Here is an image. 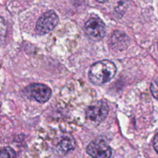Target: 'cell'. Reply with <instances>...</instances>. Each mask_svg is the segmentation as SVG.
<instances>
[{
	"instance_id": "6da1fadb",
	"label": "cell",
	"mask_w": 158,
	"mask_h": 158,
	"mask_svg": "<svg viewBox=\"0 0 158 158\" xmlns=\"http://www.w3.org/2000/svg\"><path fill=\"white\" fill-rule=\"evenodd\" d=\"M117 73V67L110 60H102L92 65L89 71V78L93 83L101 85L111 80Z\"/></svg>"
},
{
	"instance_id": "7a4b0ae2",
	"label": "cell",
	"mask_w": 158,
	"mask_h": 158,
	"mask_svg": "<svg viewBox=\"0 0 158 158\" xmlns=\"http://www.w3.org/2000/svg\"><path fill=\"white\" fill-rule=\"evenodd\" d=\"M109 113V106L104 101H99L87 108L86 111L88 120L96 123H100L105 120Z\"/></svg>"
},
{
	"instance_id": "3957f363",
	"label": "cell",
	"mask_w": 158,
	"mask_h": 158,
	"mask_svg": "<svg viewBox=\"0 0 158 158\" xmlns=\"http://www.w3.org/2000/svg\"><path fill=\"white\" fill-rule=\"evenodd\" d=\"M59 18L53 11H49L43 14L36 23L35 29L39 34H46L56 27Z\"/></svg>"
},
{
	"instance_id": "277c9868",
	"label": "cell",
	"mask_w": 158,
	"mask_h": 158,
	"mask_svg": "<svg viewBox=\"0 0 158 158\" xmlns=\"http://www.w3.org/2000/svg\"><path fill=\"white\" fill-rule=\"evenodd\" d=\"M86 34L94 40H101L106 33V27L103 22L97 17H92L85 24Z\"/></svg>"
},
{
	"instance_id": "5b68a950",
	"label": "cell",
	"mask_w": 158,
	"mask_h": 158,
	"mask_svg": "<svg viewBox=\"0 0 158 158\" xmlns=\"http://www.w3.org/2000/svg\"><path fill=\"white\" fill-rule=\"evenodd\" d=\"M86 152L93 158H110L112 151L109 145L103 140H95L86 148Z\"/></svg>"
},
{
	"instance_id": "8992f818",
	"label": "cell",
	"mask_w": 158,
	"mask_h": 158,
	"mask_svg": "<svg viewBox=\"0 0 158 158\" xmlns=\"http://www.w3.org/2000/svg\"><path fill=\"white\" fill-rule=\"evenodd\" d=\"M26 92L30 97L40 103H45L51 97V89L47 86L40 83H34L26 89Z\"/></svg>"
},
{
	"instance_id": "52a82bcc",
	"label": "cell",
	"mask_w": 158,
	"mask_h": 158,
	"mask_svg": "<svg viewBox=\"0 0 158 158\" xmlns=\"http://www.w3.org/2000/svg\"><path fill=\"white\" fill-rule=\"evenodd\" d=\"M75 140L70 137H66L57 145L56 150L62 154H66L75 148Z\"/></svg>"
},
{
	"instance_id": "ba28073f",
	"label": "cell",
	"mask_w": 158,
	"mask_h": 158,
	"mask_svg": "<svg viewBox=\"0 0 158 158\" xmlns=\"http://www.w3.org/2000/svg\"><path fill=\"white\" fill-rule=\"evenodd\" d=\"M16 154L13 149L11 148H6L2 151L0 158H15Z\"/></svg>"
},
{
	"instance_id": "9c48e42d",
	"label": "cell",
	"mask_w": 158,
	"mask_h": 158,
	"mask_svg": "<svg viewBox=\"0 0 158 158\" xmlns=\"http://www.w3.org/2000/svg\"><path fill=\"white\" fill-rule=\"evenodd\" d=\"M151 90L152 95L158 100V79H156L152 82L151 85Z\"/></svg>"
},
{
	"instance_id": "30bf717a",
	"label": "cell",
	"mask_w": 158,
	"mask_h": 158,
	"mask_svg": "<svg viewBox=\"0 0 158 158\" xmlns=\"http://www.w3.org/2000/svg\"><path fill=\"white\" fill-rule=\"evenodd\" d=\"M154 150L156 151V152L158 154V134L155 136L154 140Z\"/></svg>"
},
{
	"instance_id": "8fae6325",
	"label": "cell",
	"mask_w": 158,
	"mask_h": 158,
	"mask_svg": "<svg viewBox=\"0 0 158 158\" xmlns=\"http://www.w3.org/2000/svg\"><path fill=\"white\" fill-rule=\"evenodd\" d=\"M96 1L99 2H105L108 1V0H96Z\"/></svg>"
},
{
	"instance_id": "7c38bea8",
	"label": "cell",
	"mask_w": 158,
	"mask_h": 158,
	"mask_svg": "<svg viewBox=\"0 0 158 158\" xmlns=\"http://www.w3.org/2000/svg\"><path fill=\"white\" fill-rule=\"evenodd\" d=\"M157 44H158V42H157Z\"/></svg>"
}]
</instances>
